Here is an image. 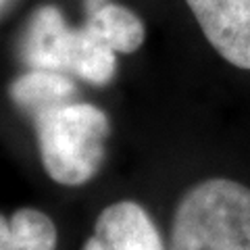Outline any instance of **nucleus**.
<instances>
[{
	"instance_id": "obj_1",
	"label": "nucleus",
	"mask_w": 250,
	"mask_h": 250,
	"mask_svg": "<svg viewBox=\"0 0 250 250\" xmlns=\"http://www.w3.org/2000/svg\"><path fill=\"white\" fill-rule=\"evenodd\" d=\"M169 250H250V188L225 177L192 186L173 213Z\"/></svg>"
},
{
	"instance_id": "obj_2",
	"label": "nucleus",
	"mask_w": 250,
	"mask_h": 250,
	"mask_svg": "<svg viewBox=\"0 0 250 250\" xmlns=\"http://www.w3.org/2000/svg\"><path fill=\"white\" fill-rule=\"evenodd\" d=\"M40 159L54 182L83 186L98 173L111 131L108 117L88 103H65L31 117Z\"/></svg>"
},
{
	"instance_id": "obj_3",
	"label": "nucleus",
	"mask_w": 250,
	"mask_h": 250,
	"mask_svg": "<svg viewBox=\"0 0 250 250\" xmlns=\"http://www.w3.org/2000/svg\"><path fill=\"white\" fill-rule=\"evenodd\" d=\"M19 52L29 69L69 73L98 88L113 82L117 69V52L96 27L90 21L82 27H71L52 4L31 13Z\"/></svg>"
},
{
	"instance_id": "obj_4",
	"label": "nucleus",
	"mask_w": 250,
	"mask_h": 250,
	"mask_svg": "<svg viewBox=\"0 0 250 250\" xmlns=\"http://www.w3.org/2000/svg\"><path fill=\"white\" fill-rule=\"evenodd\" d=\"M208 44L250 71V0H186Z\"/></svg>"
},
{
	"instance_id": "obj_5",
	"label": "nucleus",
	"mask_w": 250,
	"mask_h": 250,
	"mask_svg": "<svg viewBox=\"0 0 250 250\" xmlns=\"http://www.w3.org/2000/svg\"><path fill=\"white\" fill-rule=\"evenodd\" d=\"M82 250H165L152 217L131 200L108 205L98 215Z\"/></svg>"
},
{
	"instance_id": "obj_6",
	"label": "nucleus",
	"mask_w": 250,
	"mask_h": 250,
	"mask_svg": "<svg viewBox=\"0 0 250 250\" xmlns=\"http://www.w3.org/2000/svg\"><path fill=\"white\" fill-rule=\"evenodd\" d=\"M9 96L17 108L29 117H36L52 106L71 103L75 96V83L69 73L29 69L11 83Z\"/></svg>"
},
{
	"instance_id": "obj_7",
	"label": "nucleus",
	"mask_w": 250,
	"mask_h": 250,
	"mask_svg": "<svg viewBox=\"0 0 250 250\" xmlns=\"http://www.w3.org/2000/svg\"><path fill=\"white\" fill-rule=\"evenodd\" d=\"M85 21H90L103 40L117 54L136 52L144 42L146 29L138 15L113 0H83Z\"/></svg>"
},
{
	"instance_id": "obj_8",
	"label": "nucleus",
	"mask_w": 250,
	"mask_h": 250,
	"mask_svg": "<svg viewBox=\"0 0 250 250\" xmlns=\"http://www.w3.org/2000/svg\"><path fill=\"white\" fill-rule=\"evenodd\" d=\"M57 228L38 208H19L0 215V250H57Z\"/></svg>"
},
{
	"instance_id": "obj_9",
	"label": "nucleus",
	"mask_w": 250,
	"mask_h": 250,
	"mask_svg": "<svg viewBox=\"0 0 250 250\" xmlns=\"http://www.w3.org/2000/svg\"><path fill=\"white\" fill-rule=\"evenodd\" d=\"M13 2H15V0H0V17H2V15L11 9Z\"/></svg>"
}]
</instances>
